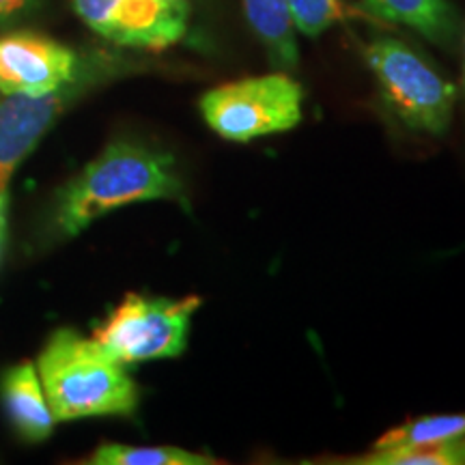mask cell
I'll return each instance as SVG.
<instances>
[{
	"instance_id": "cell-5",
	"label": "cell",
	"mask_w": 465,
	"mask_h": 465,
	"mask_svg": "<svg viewBox=\"0 0 465 465\" xmlns=\"http://www.w3.org/2000/svg\"><path fill=\"white\" fill-rule=\"evenodd\" d=\"M201 298H144L127 293L124 302L97 325L95 339L121 364L182 356Z\"/></svg>"
},
{
	"instance_id": "cell-7",
	"label": "cell",
	"mask_w": 465,
	"mask_h": 465,
	"mask_svg": "<svg viewBox=\"0 0 465 465\" xmlns=\"http://www.w3.org/2000/svg\"><path fill=\"white\" fill-rule=\"evenodd\" d=\"M75 14L124 48L164 50L188 31L192 0H74Z\"/></svg>"
},
{
	"instance_id": "cell-6",
	"label": "cell",
	"mask_w": 465,
	"mask_h": 465,
	"mask_svg": "<svg viewBox=\"0 0 465 465\" xmlns=\"http://www.w3.org/2000/svg\"><path fill=\"white\" fill-rule=\"evenodd\" d=\"M110 74L106 54L86 58L72 83L45 95H7L0 102V194L7 192L9 179L22 160L42 141L45 130L65 110L75 95Z\"/></svg>"
},
{
	"instance_id": "cell-3",
	"label": "cell",
	"mask_w": 465,
	"mask_h": 465,
	"mask_svg": "<svg viewBox=\"0 0 465 465\" xmlns=\"http://www.w3.org/2000/svg\"><path fill=\"white\" fill-rule=\"evenodd\" d=\"M366 65L380 86L381 100L407 130L441 136L457 102V86L433 63L405 42L380 37L364 50Z\"/></svg>"
},
{
	"instance_id": "cell-1",
	"label": "cell",
	"mask_w": 465,
	"mask_h": 465,
	"mask_svg": "<svg viewBox=\"0 0 465 465\" xmlns=\"http://www.w3.org/2000/svg\"><path fill=\"white\" fill-rule=\"evenodd\" d=\"M149 201H173L190 209L173 155L121 138L61 190L56 226L65 237H75L114 209Z\"/></svg>"
},
{
	"instance_id": "cell-17",
	"label": "cell",
	"mask_w": 465,
	"mask_h": 465,
	"mask_svg": "<svg viewBox=\"0 0 465 465\" xmlns=\"http://www.w3.org/2000/svg\"><path fill=\"white\" fill-rule=\"evenodd\" d=\"M5 237V194H0V246Z\"/></svg>"
},
{
	"instance_id": "cell-10",
	"label": "cell",
	"mask_w": 465,
	"mask_h": 465,
	"mask_svg": "<svg viewBox=\"0 0 465 465\" xmlns=\"http://www.w3.org/2000/svg\"><path fill=\"white\" fill-rule=\"evenodd\" d=\"M3 401L9 420L26 441H42L52 433L56 418L33 362H22L7 371L3 377Z\"/></svg>"
},
{
	"instance_id": "cell-14",
	"label": "cell",
	"mask_w": 465,
	"mask_h": 465,
	"mask_svg": "<svg viewBox=\"0 0 465 465\" xmlns=\"http://www.w3.org/2000/svg\"><path fill=\"white\" fill-rule=\"evenodd\" d=\"M461 435H465V411L461 414L422 416L381 435L375 449H403V446L429 444V441L461 438Z\"/></svg>"
},
{
	"instance_id": "cell-13",
	"label": "cell",
	"mask_w": 465,
	"mask_h": 465,
	"mask_svg": "<svg viewBox=\"0 0 465 465\" xmlns=\"http://www.w3.org/2000/svg\"><path fill=\"white\" fill-rule=\"evenodd\" d=\"M91 465H209L216 459L174 446L102 444L89 459Z\"/></svg>"
},
{
	"instance_id": "cell-18",
	"label": "cell",
	"mask_w": 465,
	"mask_h": 465,
	"mask_svg": "<svg viewBox=\"0 0 465 465\" xmlns=\"http://www.w3.org/2000/svg\"><path fill=\"white\" fill-rule=\"evenodd\" d=\"M461 44H463V86H465V31H463V39H461Z\"/></svg>"
},
{
	"instance_id": "cell-4",
	"label": "cell",
	"mask_w": 465,
	"mask_h": 465,
	"mask_svg": "<svg viewBox=\"0 0 465 465\" xmlns=\"http://www.w3.org/2000/svg\"><path fill=\"white\" fill-rule=\"evenodd\" d=\"M304 89L287 72L250 75L220 84L201 97L205 124L231 143H250L293 130L302 121Z\"/></svg>"
},
{
	"instance_id": "cell-2",
	"label": "cell",
	"mask_w": 465,
	"mask_h": 465,
	"mask_svg": "<svg viewBox=\"0 0 465 465\" xmlns=\"http://www.w3.org/2000/svg\"><path fill=\"white\" fill-rule=\"evenodd\" d=\"M44 394L56 422L93 416H130L138 391L124 364L95 339L63 328L50 336L37 360Z\"/></svg>"
},
{
	"instance_id": "cell-15",
	"label": "cell",
	"mask_w": 465,
	"mask_h": 465,
	"mask_svg": "<svg viewBox=\"0 0 465 465\" xmlns=\"http://www.w3.org/2000/svg\"><path fill=\"white\" fill-rule=\"evenodd\" d=\"M295 31L306 37H319L328 28L360 15V11L347 7L342 0H287Z\"/></svg>"
},
{
	"instance_id": "cell-12",
	"label": "cell",
	"mask_w": 465,
	"mask_h": 465,
	"mask_svg": "<svg viewBox=\"0 0 465 465\" xmlns=\"http://www.w3.org/2000/svg\"><path fill=\"white\" fill-rule=\"evenodd\" d=\"M351 465H465V435L461 438L403 446V449H373L369 455L351 459Z\"/></svg>"
},
{
	"instance_id": "cell-11",
	"label": "cell",
	"mask_w": 465,
	"mask_h": 465,
	"mask_svg": "<svg viewBox=\"0 0 465 465\" xmlns=\"http://www.w3.org/2000/svg\"><path fill=\"white\" fill-rule=\"evenodd\" d=\"M243 14L276 72H293L300 63L298 37L287 0H243Z\"/></svg>"
},
{
	"instance_id": "cell-8",
	"label": "cell",
	"mask_w": 465,
	"mask_h": 465,
	"mask_svg": "<svg viewBox=\"0 0 465 465\" xmlns=\"http://www.w3.org/2000/svg\"><path fill=\"white\" fill-rule=\"evenodd\" d=\"M78 54L33 33L0 37V91L5 95H45L72 83L80 72Z\"/></svg>"
},
{
	"instance_id": "cell-16",
	"label": "cell",
	"mask_w": 465,
	"mask_h": 465,
	"mask_svg": "<svg viewBox=\"0 0 465 465\" xmlns=\"http://www.w3.org/2000/svg\"><path fill=\"white\" fill-rule=\"evenodd\" d=\"M33 3H35V0H0V22L17 15L20 11L31 7Z\"/></svg>"
},
{
	"instance_id": "cell-9",
	"label": "cell",
	"mask_w": 465,
	"mask_h": 465,
	"mask_svg": "<svg viewBox=\"0 0 465 465\" xmlns=\"http://www.w3.org/2000/svg\"><path fill=\"white\" fill-rule=\"evenodd\" d=\"M362 11L373 20L403 25L444 50H455L463 26L450 0H362Z\"/></svg>"
}]
</instances>
